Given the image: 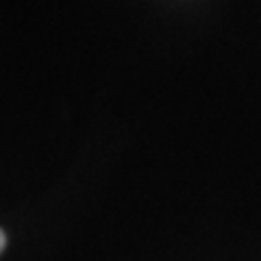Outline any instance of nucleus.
<instances>
[{
    "label": "nucleus",
    "mask_w": 261,
    "mask_h": 261,
    "mask_svg": "<svg viewBox=\"0 0 261 261\" xmlns=\"http://www.w3.org/2000/svg\"><path fill=\"white\" fill-rule=\"evenodd\" d=\"M5 244H7V238H5V231H3V228H0V252H3Z\"/></svg>",
    "instance_id": "f257e3e1"
}]
</instances>
